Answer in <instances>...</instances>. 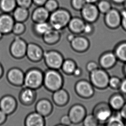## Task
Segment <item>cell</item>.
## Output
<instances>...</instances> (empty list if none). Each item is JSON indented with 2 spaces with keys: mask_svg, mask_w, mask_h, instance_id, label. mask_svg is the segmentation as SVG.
<instances>
[{
  "mask_svg": "<svg viewBox=\"0 0 126 126\" xmlns=\"http://www.w3.org/2000/svg\"><path fill=\"white\" fill-rule=\"evenodd\" d=\"M72 17L71 14L68 10L59 8L50 14L48 22L52 28L60 31L68 26Z\"/></svg>",
  "mask_w": 126,
  "mask_h": 126,
  "instance_id": "6da1fadb",
  "label": "cell"
},
{
  "mask_svg": "<svg viewBox=\"0 0 126 126\" xmlns=\"http://www.w3.org/2000/svg\"><path fill=\"white\" fill-rule=\"evenodd\" d=\"M63 84V78L57 70L50 69L44 74L43 84L48 90L54 92L62 88Z\"/></svg>",
  "mask_w": 126,
  "mask_h": 126,
  "instance_id": "7a4b0ae2",
  "label": "cell"
},
{
  "mask_svg": "<svg viewBox=\"0 0 126 126\" xmlns=\"http://www.w3.org/2000/svg\"><path fill=\"white\" fill-rule=\"evenodd\" d=\"M44 74L36 68L29 70L25 75L24 84L26 87L34 90L39 88L43 84Z\"/></svg>",
  "mask_w": 126,
  "mask_h": 126,
  "instance_id": "3957f363",
  "label": "cell"
},
{
  "mask_svg": "<svg viewBox=\"0 0 126 126\" xmlns=\"http://www.w3.org/2000/svg\"><path fill=\"white\" fill-rule=\"evenodd\" d=\"M109 79L107 73L102 69L98 68L90 72L91 83L97 88H106L109 85Z\"/></svg>",
  "mask_w": 126,
  "mask_h": 126,
  "instance_id": "277c9868",
  "label": "cell"
},
{
  "mask_svg": "<svg viewBox=\"0 0 126 126\" xmlns=\"http://www.w3.org/2000/svg\"><path fill=\"white\" fill-rule=\"evenodd\" d=\"M44 57L46 65L50 69L57 70L61 68L64 60L59 52L55 50L48 51L44 53Z\"/></svg>",
  "mask_w": 126,
  "mask_h": 126,
  "instance_id": "5b68a950",
  "label": "cell"
},
{
  "mask_svg": "<svg viewBox=\"0 0 126 126\" xmlns=\"http://www.w3.org/2000/svg\"><path fill=\"white\" fill-rule=\"evenodd\" d=\"M80 11L82 19L85 22L90 23L98 20L100 13L97 6L94 3H86Z\"/></svg>",
  "mask_w": 126,
  "mask_h": 126,
  "instance_id": "8992f818",
  "label": "cell"
},
{
  "mask_svg": "<svg viewBox=\"0 0 126 126\" xmlns=\"http://www.w3.org/2000/svg\"><path fill=\"white\" fill-rule=\"evenodd\" d=\"M77 94L81 97L89 98L92 97L94 93L93 85L86 80H81L77 82L75 86Z\"/></svg>",
  "mask_w": 126,
  "mask_h": 126,
  "instance_id": "52a82bcc",
  "label": "cell"
},
{
  "mask_svg": "<svg viewBox=\"0 0 126 126\" xmlns=\"http://www.w3.org/2000/svg\"><path fill=\"white\" fill-rule=\"evenodd\" d=\"M86 115V111L83 106L79 104L72 106L68 112V116L72 124H78L83 121Z\"/></svg>",
  "mask_w": 126,
  "mask_h": 126,
  "instance_id": "ba28073f",
  "label": "cell"
},
{
  "mask_svg": "<svg viewBox=\"0 0 126 126\" xmlns=\"http://www.w3.org/2000/svg\"><path fill=\"white\" fill-rule=\"evenodd\" d=\"M27 44L22 39L17 38L12 43L10 51L12 55L16 58H21L26 55Z\"/></svg>",
  "mask_w": 126,
  "mask_h": 126,
  "instance_id": "9c48e42d",
  "label": "cell"
},
{
  "mask_svg": "<svg viewBox=\"0 0 126 126\" xmlns=\"http://www.w3.org/2000/svg\"><path fill=\"white\" fill-rule=\"evenodd\" d=\"M111 111L106 104L101 103L95 106L94 109V114L99 122L107 121L111 116Z\"/></svg>",
  "mask_w": 126,
  "mask_h": 126,
  "instance_id": "30bf717a",
  "label": "cell"
},
{
  "mask_svg": "<svg viewBox=\"0 0 126 126\" xmlns=\"http://www.w3.org/2000/svg\"><path fill=\"white\" fill-rule=\"evenodd\" d=\"M44 54L43 50L38 44L31 43L27 45L26 55L32 61H39L44 57Z\"/></svg>",
  "mask_w": 126,
  "mask_h": 126,
  "instance_id": "8fae6325",
  "label": "cell"
},
{
  "mask_svg": "<svg viewBox=\"0 0 126 126\" xmlns=\"http://www.w3.org/2000/svg\"><path fill=\"white\" fill-rule=\"evenodd\" d=\"M49 15L50 13L44 6H37L33 11L32 19L34 23L47 22Z\"/></svg>",
  "mask_w": 126,
  "mask_h": 126,
  "instance_id": "7c38bea8",
  "label": "cell"
},
{
  "mask_svg": "<svg viewBox=\"0 0 126 126\" xmlns=\"http://www.w3.org/2000/svg\"><path fill=\"white\" fill-rule=\"evenodd\" d=\"M13 17L8 14L0 16V31L2 34H8L12 32L15 23Z\"/></svg>",
  "mask_w": 126,
  "mask_h": 126,
  "instance_id": "4fadbf2b",
  "label": "cell"
},
{
  "mask_svg": "<svg viewBox=\"0 0 126 126\" xmlns=\"http://www.w3.org/2000/svg\"><path fill=\"white\" fill-rule=\"evenodd\" d=\"M70 43L73 49L79 52L87 50L90 45L89 41L87 38L81 36H75Z\"/></svg>",
  "mask_w": 126,
  "mask_h": 126,
  "instance_id": "5bb4252c",
  "label": "cell"
},
{
  "mask_svg": "<svg viewBox=\"0 0 126 126\" xmlns=\"http://www.w3.org/2000/svg\"><path fill=\"white\" fill-rule=\"evenodd\" d=\"M85 23V21L82 18L72 17L67 27L71 32L74 34H80L83 32Z\"/></svg>",
  "mask_w": 126,
  "mask_h": 126,
  "instance_id": "9a60e30c",
  "label": "cell"
},
{
  "mask_svg": "<svg viewBox=\"0 0 126 126\" xmlns=\"http://www.w3.org/2000/svg\"><path fill=\"white\" fill-rule=\"evenodd\" d=\"M7 78L8 80L14 85L19 86L24 84L25 75L18 68H13L9 71Z\"/></svg>",
  "mask_w": 126,
  "mask_h": 126,
  "instance_id": "2e32d148",
  "label": "cell"
},
{
  "mask_svg": "<svg viewBox=\"0 0 126 126\" xmlns=\"http://www.w3.org/2000/svg\"><path fill=\"white\" fill-rule=\"evenodd\" d=\"M16 102L15 99L10 96H6L0 102V110L6 114L13 112L15 109Z\"/></svg>",
  "mask_w": 126,
  "mask_h": 126,
  "instance_id": "e0dca14e",
  "label": "cell"
},
{
  "mask_svg": "<svg viewBox=\"0 0 126 126\" xmlns=\"http://www.w3.org/2000/svg\"><path fill=\"white\" fill-rule=\"evenodd\" d=\"M105 14V21L108 27L115 28L119 25L121 21L120 16L116 10L111 9Z\"/></svg>",
  "mask_w": 126,
  "mask_h": 126,
  "instance_id": "ac0fdd59",
  "label": "cell"
},
{
  "mask_svg": "<svg viewBox=\"0 0 126 126\" xmlns=\"http://www.w3.org/2000/svg\"><path fill=\"white\" fill-rule=\"evenodd\" d=\"M53 106L51 102L47 99H42L38 101L36 104V112L44 117L49 115L53 110Z\"/></svg>",
  "mask_w": 126,
  "mask_h": 126,
  "instance_id": "d6986e66",
  "label": "cell"
},
{
  "mask_svg": "<svg viewBox=\"0 0 126 126\" xmlns=\"http://www.w3.org/2000/svg\"><path fill=\"white\" fill-rule=\"evenodd\" d=\"M53 100L57 106H65L69 100V95L66 90L60 89L53 92Z\"/></svg>",
  "mask_w": 126,
  "mask_h": 126,
  "instance_id": "ffe728a7",
  "label": "cell"
},
{
  "mask_svg": "<svg viewBox=\"0 0 126 126\" xmlns=\"http://www.w3.org/2000/svg\"><path fill=\"white\" fill-rule=\"evenodd\" d=\"M25 124L27 126H44L45 125L44 117L36 111L32 113L27 117Z\"/></svg>",
  "mask_w": 126,
  "mask_h": 126,
  "instance_id": "44dd1931",
  "label": "cell"
},
{
  "mask_svg": "<svg viewBox=\"0 0 126 126\" xmlns=\"http://www.w3.org/2000/svg\"><path fill=\"white\" fill-rule=\"evenodd\" d=\"M116 55L113 53H106L101 56L99 64L103 68H111L116 63Z\"/></svg>",
  "mask_w": 126,
  "mask_h": 126,
  "instance_id": "7402d4cb",
  "label": "cell"
},
{
  "mask_svg": "<svg viewBox=\"0 0 126 126\" xmlns=\"http://www.w3.org/2000/svg\"><path fill=\"white\" fill-rule=\"evenodd\" d=\"M60 31L51 28L43 35V39L46 44H53L58 42L60 38Z\"/></svg>",
  "mask_w": 126,
  "mask_h": 126,
  "instance_id": "603a6c76",
  "label": "cell"
},
{
  "mask_svg": "<svg viewBox=\"0 0 126 126\" xmlns=\"http://www.w3.org/2000/svg\"><path fill=\"white\" fill-rule=\"evenodd\" d=\"M13 18L16 22H23L29 18V9L23 7H16L14 10Z\"/></svg>",
  "mask_w": 126,
  "mask_h": 126,
  "instance_id": "cb8c5ba5",
  "label": "cell"
},
{
  "mask_svg": "<svg viewBox=\"0 0 126 126\" xmlns=\"http://www.w3.org/2000/svg\"><path fill=\"white\" fill-rule=\"evenodd\" d=\"M20 97L22 102L26 105H29L35 100L36 93L34 89L26 87L21 92Z\"/></svg>",
  "mask_w": 126,
  "mask_h": 126,
  "instance_id": "d4e9b609",
  "label": "cell"
},
{
  "mask_svg": "<svg viewBox=\"0 0 126 126\" xmlns=\"http://www.w3.org/2000/svg\"><path fill=\"white\" fill-rule=\"evenodd\" d=\"M52 27L48 22L34 23L33 29L36 34L42 36Z\"/></svg>",
  "mask_w": 126,
  "mask_h": 126,
  "instance_id": "484cf974",
  "label": "cell"
},
{
  "mask_svg": "<svg viewBox=\"0 0 126 126\" xmlns=\"http://www.w3.org/2000/svg\"><path fill=\"white\" fill-rule=\"evenodd\" d=\"M16 5V0H0V8L6 13L13 11Z\"/></svg>",
  "mask_w": 126,
  "mask_h": 126,
  "instance_id": "4316f807",
  "label": "cell"
},
{
  "mask_svg": "<svg viewBox=\"0 0 126 126\" xmlns=\"http://www.w3.org/2000/svg\"><path fill=\"white\" fill-rule=\"evenodd\" d=\"M110 106L113 109L118 110L121 109L125 104V101L121 95H114L110 100Z\"/></svg>",
  "mask_w": 126,
  "mask_h": 126,
  "instance_id": "83f0119b",
  "label": "cell"
},
{
  "mask_svg": "<svg viewBox=\"0 0 126 126\" xmlns=\"http://www.w3.org/2000/svg\"><path fill=\"white\" fill-rule=\"evenodd\" d=\"M76 67L75 62L72 60L68 59L64 60L62 65L61 68L65 73L71 75L73 74Z\"/></svg>",
  "mask_w": 126,
  "mask_h": 126,
  "instance_id": "f1b7e54d",
  "label": "cell"
},
{
  "mask_svg": "<svg viewBox=\"0 0 126 126\" xmlns=\"http://www.w3.org/2000/svg\"><path fill=\"white\" fill-rule=\"evenodd\" d=\"M115 55L121 61L126 62V43L118 45L116 48Z\"/></svg>",
  "mask_w": 126,
  "mask_h": 126,
  "instance_id": "f546056e",
  "label": "cell"
},
{
  "mask_svg": "<svg viewBox=\"0 0 126 126\" xmlns=\"http://www.w3.org/2000/svg\"><path fill=\"white\" fill-rule=\"evenodd\" d=\"M122 117L120 114L116 115H112L108 119L107 125L108 126H123V121L122 120Z\"/></svg>",
  "mask_w": 126,
  "mask_h": 126,
  "instance_id": "4dcf8cb0",
  "label": "cell"
},
{
  "mask_svg": "<svg viewBox=\"0 0 126 126\" xmlns=\"http://www.w3.org/2000/svg\"><path fill=\"white\" fill-rule=\"evenodd\" d=\"M97 8L99 13L106 14L111 9V6L109 2L106 0H102L97 2Z\"/></svg>",
  "mask_w": 126,
  "mask_h": 126,
  "instance_id": "1f68e13d",
  "label": "cell"
},
{
  "mask_svg": "<svg viewBox=\"0 0 126 126\" xmlns=\"http://www.w3.org/2000/svg\"><path fill=\"white\" fill-rule=\"evenodd\" d=\"M83 125L85 126H96L99 122L93 114L86 115L83 121Z\"/></svg>",
  "mask_w": 126,
  "mask_h": 126,
  "instance_id": "d6a6232c",
  "label": "cell"
},
{
  "mask_svg": "<svg viewBox=\"0 0 126 126\" xmlns=\"http://www.w3.org/2000/svg\"><path fill=\"white\" fill-rule=\"evenodd\" d=\"M44 6L50 14L59 8V4L57 0H47Z\"/></svg>",
  "mask_w": 126,
  "mask_h": 126,
  "instance_id": "836d02e7",
  "label": "cell"
},
{
  "mask_svg": "<svg viewBox=\"0 0 126 126\" xmlns=\"http://www.w3.org/2000/svg\"><path fill=\"white\" fill-rule=\"evenodd\" d=\"M26 30V26L23 22H16L14 24L12 31L16 34H20L24 32Z\"/></svg>",
  "mask_w": 126,
  "mask_h": 126,
  "instance_id": "e575fe53",
  "label": "cell"
},
{
  "mask_svg": "<svg viewBox=\"0 0 126 126\" xmlns=\"http://www.w3.org/2000/svg\"><path fill=\"white\" fill-rule=\"evenodd\" d=\"M86 3L85 0H71V4L75 10L80 11Z\"/></svg>",
  "mask_w": 126,
  "mask_h": 126,
  "instance_id": "d590c367",
  "label": "cell"
},
{
  "mask_svg": "<svg viewBox=\"0 0 126 126\" xmlns=\"http://www.w3.org/2000/svg\"><path fill=\"white\" fill-rule=\"evenodd\" d=\"M121 84V80L117 77H112L109 79V85L112 88L116 89L120 87Z\"/></svg>",
  "mask_w": 126,
  "mask_h": 126,
  "instance_id": "8d00e7d4",
  "label": "cell"
},
{
  "mask_svg": "<svg viewBox=\"0 0 126 126\" xmlns=\"http://www.w3.org/2000/svg\"><path fill=\"white\" fill-rule=\"evenodd\" d=\"M17 5L19 7L29 9L33 3L32 0H16Z\"/></svg>",
  "mask_w": 126,
  "mask_h": 126,
  "instance_id": "74e56055",
  "label": "cell"
},
{
  "mask_svg": "<svg viewBox=\"0 0 126 126\" xmlns=\"http://www.w3.org/2000/svg\"><path fill=\"white\" fill-rule=\"evenodd\" d=\"M94 30V26L92 25V23L86 22L83 32L85 34H90L93 33Z\"/></svg>",
  "mask_w": 126,
  "mask_h": 126,
  "instance_id": "f35d334b",
  "label": "cell"
},
{
  "mask_svg": "<svg viewBox=\"0 0 126 126\" xmlns=\"http://www.w3.org/2000/svg\"><path fill=\"white\" fill-rule=\"evenodd\" d=\"M86 68L87 70L90 72L99 68L97 63H96L95 62L90 61L87 63Z\"/></svg>",
  "mask_w": 126,
  "mask_h": 126,
  "instance_id": "ab89813d",
  "label": "cell"
},
{
  "mask_svg": "<svg viewBox=\"0 0 126 126\" xmlns=\"http://www.w3.org/2000/svg\"><path fill=\"white\" fill-rule=\"evenodd\" d=\"M60 123L63 126H68L71 124V121L68 115H64L60 119Z\"/></svg>",
  "mask_w": 126,
  "mask_h": 126,
  "instance_id": "60d3db41",
  "label": "cell"
},
{
  "mask_svg": "<svg viewBox=\"0 0 126 126\" xmlns=\"http://www.w3.org/2000/svg\"><path fill=\"white\" fill-rule=\"evenodd\" d=\"M47 0H32L33 3L37 6H44Z\"/></svg>",
  "mask_w": 126,
  "mask_h": 126,
  "instance_id": "b9f144b4",
  "label": "cell"
},
{
  "mask_svg": "<svg viewBox=\"0 0 126 126\" xmlns=\"http://www.w3.org/2000/svg\"><path fill=\"white\" fill-rule=\"evenodd\" d=\"M6 114L0 109V125L3 123L6 118Z\"/></svg>",
  "mask_w": 126,
  "mask_h": 126,
  "instance_id": "7bdbcfd3",
  "label": "cell"
},
{
  "mask_svg": "<svg viewBox=\"0 0 126 126\" xmlns=\"http://www.w3.org/2000/svg\"><path fill=\"white\" fill-rule=\"evenodd\" d=\"M82 72V70L80 68H78V67H76V68H75V70H74L72 75H73L75 77H79V76L81 75Z\"/></svg>",
  "mask_w": 126,
  "mask_h": 126,
  "instance_id": "ee69618b",
  "label": "cell"
},
{
  "mask_svg": "<svg viewBox=\"0 0 126 126\" xmlns=\"http://www.w3.org/2000/svg\"><path fill=\"white\" fill-rule=\"evenodd\" d=\"M122 118L126 119V104H124L121 109V111L120 113Z\"/></svg>",
  "mask_w": 126,
  "mask_h": 126,
  "instance_id": "f6af8a7d",
  "label": "cell"
},
{
  "mask_svg": "<svg viewBox=\"0 0 126 126\" xmlns=\"http://www.w3.org/2000/svg\"><path fill=\"white\" fill-rule=\"evenodd\" d=\"M120 88L122 92L124 93H126V80H125L123 82H121Z\"/></svg>",
  "mask_w": 126,
  "mask_h": 126,
  "instance_id": "bcb514c9",
  "label": "cell"
},
{
  "mask_svg": "<svg viewBox=\"0 0 126 126\" xmlns=\"http://www.w3.org/2000/svg\"><path fill=\"white\" fill-rule=\"evenodd\" d=\"M122 17V24L126 30V12H123Z\"/></svg>",
  "mask_w": 126,
  "mask_h": 126,
  "instance_id": "7dc6e473",
  "label": "cell"
},
{
  "mask_svg": "<svg viewBox=\"0 0 126 126\" xmlns=\"http://www.w3.org/2000/svg\"><path fill=\"white\" fill-rule=\"evenodd\" d=\"M75 35L74 34L72 33L71 34H68V36H67V40H68V41L71 42L74 39V38H75Z\"/></svg>",
  "mask_w": 126,
  "mask_h": 126,
  "instance_id": "c3c4849f",
  "label": "cell"
},
{
  "mask_svg": "<svg viewBox=\"0 0 126 126\" xmlns=\"http://www.w3.org/2000/svg\"><path fill=\"white\" fill-rule=\"evenodd\" d=\"M86 3L95 4L99 1V0H85Z\"/></svg>",
  "mask_w": 126,
  "mask_h": 126,
  "instance_id": "681fc988",
  "label": "cell"
},
{
  "mask_svg": "<svg viewBox=\"0 0 126 126\" xmlns=\"http://www.w3.org/2000/svg\"><path fill=\"white\" fill-rule=\"evenodd\" d=\"M112 0L117 3H122L123 2L125 1L126 0Z\"/></svg>",
  "mask_w": 126,
  "mask_h": 126,
  "instance_id": "f907efd6",
  "label": "cell"
},
{
  "mask_svg": "<svg viewBox=\"0 0 126 126\" xmlns=\"http://www.w3.org/2000/svg\"><path fill=\"white\" fill-rule=\"evenodd\" d=\"M2 73H3V69L1 65H0V77H1Z\"/></svg>",
  "mask_w": 126,
  "mask_h": 126,
  "instance_id": "816d5d0a",
  "label": "cell"
},
{
  "mask_svg": "<svg viewBox=\"0 0 126 126\" xmlns=\"http://www.w3.org/2000/svg\"><path fill=\"white\" fill-rule=\"evenodd\" d=\"M2 34H2L1 32L0 31V39L1 38L2 36Z\"/></svg>",
  "mask_w": 126,
  "mask_h": 126,
  "instance_id": "f5cc1de1",
  "label": "cell"
},
{
  "mask_svg": "<svg viewBox=\"0 0 126 126\" xmlns=\"http://www.w3.org/2000/svg\"><path fill=\"white\" fill-rule=\"evenodd\" d=\"M125 73H126V65L125 67Z\"/></svg>",
  "mask_w": 126,
  "mask_h": 126,
  "instance_id": "db71d44e",
  "label": "cell"
},
{
  "mask_svg": "<svg viewBox=\"0 0 126 126\" xmlns=\"http://www.w3.org/2000/svg\"><path fill=\"white\" fill-rule=\"evenodd\" d=\"M125 6L126 7V0L125 1Z\"/></svg>",
  "mask_w": 126,
  "mask_h": 126,
  "instance_id": "11a10c76",
  "label": "cell"
},
{
  "mask_svg": "<svg viewBox=\"0 0 126 126\" xmlns=\"http://www.w3.org/2000/svg\"></svg>",
  "mask_w": 126,
  "mask_h": 126,
  "instance_id": "9f6ffc18",
  "label": "cell"
}]
</instances>
